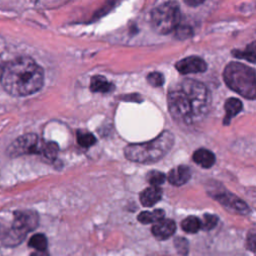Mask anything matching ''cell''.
<instances>
[{
    "mask_svg": "<svg viewBox=\"0 0 256 256\" xmlns=\"http://www.w3.org/2000/svg\"><path fill=\"white\" fill-rule=\"evenodd\" d=\"M168 108L175 121L195 125L208 114L211 95L208 88L194 79H184L172 85L168 92Z\"/></svg>",
    "mask_w": 256,
    "mask_h": 256,
    "instance_id": "1",
    "label": "cell"
},
{
    "mask_svg": "<svg viewBox=\"0 0 256 256\" xmlns=\"http://www.w3.org/2000/svg\"><path fill=\"white\" fill-rule=\"evenodd\" d=\"M0 83L12 96H28L42 88L44 72L31 57L19 56L4 64Z\"/></svg>",
    "mask_w": 256,
    "mask_h": 256,
    "instance_id": "2",
    "label": "cell"
},
{
    "mask_svg": "<svg viewBox=\"0 0 256 256\" xmlns=\"http://www.w3.org/2000/svg\"><path fill=\"white\" fill-rule=\"evenodd\" d=\"M174 136L169 131H163L155 139L127 146L124 149L125 157L133 162L149 164L162 159L173 147Z\"/></svg>",
    "mask_w": 256,
    "mask_h": 256,
    "instance_id": "3",
    "label": "cell"
},
{
    "mask_svg": "<svg viewBox=\"0 0 256 256\" xmlns=\"http://www.w3.org/2000/svg\"><path fill=\"white\" fill-rule=\"evenodd\" d=\"M223 78L227 86L241 96L255 98V72L254 69L238 63H229L223 72Z\"/></svg>",
    "mask_w": 256,
    "mask_h": 256,
    "instance_id": "4",
    "label": "cell"
},
{
    "mask_svg": "<svg viewBox=\"0 0 256 256\" xmlns=\"http://www.w3.org/2000/svg\"><path fill=\"white\" fill-rule=\"evenodd\" d=\"M180 10L176 2L169 1L156 6L151 12V24L159 34L172 32L179 24Z\"/></svg>",
    "mask_w": 256,
    "mask_h": 256,
    "instance_id": "5",
    "label": "cell"
},
{
    "mask_svg": "<svg viewBox=\"0 0 256 256\" xmlns=\"http://www.w3.org/2000/svg\"><path fill=\"white\" fill-rule=\"evenodd\" d=\"M45 142L36 134H25L16 138L7 148L9 157H18L26 154H42Z\"/></svg>",
    "mask_w": 256,
    "mask_h": 256,
    "instance_id": "6",
    "label": "cell"
},
{
    "mask_svg": "<svg viewBox=\"0 0 256 256\" xmlns=\"http://www.w3.org/2000/svg\"><path fill=\"white\" fill-rule=\"evenodd\" d=\"M38 214L32 210H20L14 212V220L10 230L23 240L27 233L38 226Z\"/></svg>",
    "mask_w": 256,
    "mask_h": 256,
    "instance_id": "7",
    "label": "cell"
},
{
    "mask_svg": "<svg viewBox=\"0 0 256 256\" xmlns=\"http://www.w3.org/2000/svg\"><path fill=\"white\" fill-rule=\"evenodd\" d=\"M212 196L219 203H221L224 207H226L227 209H229L233 212H236L238 214H243V215H246L250 212L249 206L244 201H242L237 196H235L234 194H232L228 191L218 192Z\"/></svg>",
    "mask_w": 256,
    "mask_h": 256,
    "instance_id": "8",
    "label": "cell"
},
{
    "mask_svg": "<svg viewBox=\"0 0 256 256\" xmlns=\"http://www.w3.org/2000/svg\"><path fill=\"white\" fill-rule=\"evenodd\" d=\"M175 67L181 74L202 73L207 69V64L200 57L189 56L187 58H184L178 61Z\"/></svg>",
    "mask_w": 256,
    "mask_h": 256,
    "instance_id": "9",
    "label": "cell"
},
{
    "mask_svg": "<svg viewBox=\"0 0 256 256\" xmlns=\"http://www.w3.org/2000/svg\"><path fill=\"white\" fill-rule=\"evenodd\" d=\"M176 230V224L171 219H162L156 222L151 229L152 234L159 240H165L171 237Z\"/></svg>",
    "mask_w": 256,
    "mask_h": 256,
    "instance_id": "10",
    "label": "cell"
},
{
    "mask_svg": "<svg viewBox=\"0 0 256 256\" xmlns=\"http://www.w3.org/2000/svg\"><path fill=\"white\" fill-rule=\"evenodd\" d=\"M190 177H191V171L187 166H184V165H179L173 168L172 170H170L167 176L168 181L172 185H176V186L185 184L186 182L189 181Z\"/></svg>",
    "mask_w": 256,
    "mask_h": 256,
    "instance_id": "11",
    "label": "cell"
},
{
    "mask_svg": "<svg viewBox=\"0 0 256 256\" xmlns=\"http://www.w3.org/2000/svg\"><path fill=\"white\" fill-rule=\"evenodd\" d=\"M162 197V190L159 186H150L140 193V202L145 207H151Z\"/></svg>",
    "mask_w": 256,
    "mask_h": 256,
    "instance_id": "12",
    "label": "cell"
},
{
    "mask_svg": "<svg viewBox=\"0 0 256 256\" xmlns=\"http://www.w3.org/2000/svg\"><path fill=\"white\" fill-rule=\"evenodd\" d=\"M193 160L195 163L203 168H210L215 163V155L207 149H198L193 154Z\"/></svg>",
    "mask_w": 256,
    "mask_h": 256,
    "instance_id": "13",
    "label": "cell"
},
{
    "mask_svg": "<svg viewBox=\"0 0 256 256\" xmlns=\"http://www.w3.org/2000/svg\"><path fill=\"white\" fill-rule=\"evenodd\" d=\"M90 89L93 92L107 93L114 89V85L112 83H110L105 77H103L101 75H95L91 78Z\"/></svg>",
    "mask_w": 256,
    "mask_h": 256,
    "instance_id": "14",
    "label": "cell"
},
{
    "mask_svg": "<svg viewBox=\"0 0 256 256\" xmlns=\"http://www.w3.org/2000/svg\"><path fill=\"white\" fill-rule=\"evenodd\" d=\"M225 111H226V117L224 118V124H228L230 119L234 116H236L241 110H242V103L237 98H229L225 102Z\"/></svg>",
    "mask_w": 256,
    "mask_h": 256,
    "instance_id": "15",
    "label": "cell"
},
{
    "mask_svg": "<svg viewBox=\"0 0 256 256\" xmlns=\"http://www.w3.org/2000/svg\"><path fill=\"white\" fill-rule=\"evenodd\" d=\"M165 213L162 209H156L154 211H143L138 215V221L143 224L156 223L163 219Z\"/></svg>",
    "mask_w": 256,
    "mask_h": 256,
    "instance_id": "16",
    "label": "cell"
},
{
    "mask_svg": "<svg viewBox=\"0 0 256 256\" xmlns=\"http://www.w3.org/2000/svg\"><path fill=\"white\" fill-rule=\"evenodd\" d=\"M181 227L187 233H196L201 228V223L197 217L188 216L181 222Z\"/></svg>",
    "mask_w": 256,
    "mask_h": 256,
    "instance_id": "17",
    "label": "cell"
},
{
    "mask_svg": "<svg viewBox=\"0 0 256 256\" xmlns=\"http://www.w3.org/2000/svg\"><path fill=\"white\" fill-rule=\"evenodd\" d=\"M28 244L30 247L36 249L37 251L43 252V251H46V249H47V238L45 237L44 234L38 233V234L33 235L30 238Z\"/></svg>",
    "mask_w": 256,
    "mask_h": 256,
    "instance_id": "18",
    "label": "cell"
},
{
    "mask_svg": "<svg viewBox=\"0 0 256 256\" xmlns=\"http://www.w3.org/2000/svg\"><path fill=\"white\" fill-rule=\"evenodd\" d=\"M77 142L82 147H90L95 144L96 138L90 132L78 131L77 132Z\"/></svg>",
    "mask_w": 256,
    "mask_h": 256,
    "instance_id": "19",
    "label": "cell"
},
{
    "mask_svg": "<svg viewBox=\"0 0 256 256\" xmlns=\"http://www.w3.org/2000/svg\"><path fill=\"white\" fill-rule=\"evenodd\" d=\"M233 54L236 56V57H239V58H244L252 63L255 62V43L252 42L246 49L244 52H241V51H233Z\"/></svg>",
    "mask_w": 256,
    "mask_h": 256,
    "instance_id": "20",
    "label": "cell"
},
{
    "mask_svg": "<svg viewBox=\"0 0 256 256\" xmlns=\"http://www.w3.org/2000/svg\"><path fill=\"white\" fill-rule=\"evenodd\" d=\"M58 153V145L55 142H45L42 155L49 160H54Z\"/></svg>",
    "mask_w": 256,
    "mask_h": 256,
    "instance_id": "21",
    "label": "cell"
},
{
    "mask_svg": "<svg viewBox=\"0 0 256 256\" xmlns=\"http://www.w3.org/2000/svg\"><path fill=\"white\" fill-rule=\"evenodd\" d=\"M165 174L160 171H150L147 174V180L151 186H159L165 181Z\"/></svg>",
    "mask_w": 256,
    "mask_h": 256,
    "instance_id": "22",
    "label": "cell"
},
{
    "mask_svg": "<svg viewBox=\"0 0 256 256\" xmlns=\"http://www.w3.org/2000/svg\"><path fill=\"white\" fill-rule=\"evenodd\" d=\"M218 222V217L212 214H205L203 216V220L200 221L201 228L204 230H211L213 229Z\"/></svg>",
    "mask_w": 256,
    "mask_h": 256,
    "instance_id": "23",
    "label": "cell"
},
{
    "mask_svg": "<svg viewBox=\"0 0 256 256\" xmlns=\"http://www.w3.org/2000/svg\"><path fill=\"white\" fill-rule=\"evenodd\" d=\"M174 245H175V248H176L177 252L180 255H187L188 254L189 245H188V241L185 238L177 237L174 240Z\"/></svg>",
    "mask_w": 256,
    "mask_h": 256,
    "instance_id": "24",
    "label": "cell"
},
{
    "mask_svg": "<svg viewBox=\"0 0 256 256\" xmlns=\"http://www.w3.org/2000/svg\"><path fill=\"white\" fill-rule=\"evenodd\" d=\"M147 80L150 85L154 87L162 86L164 83V76L160 72H151L147 76Z\"/></svg>",
    "mask_w": 256,
    "mask_h": 256,
    "instance_id": "25",
    "label": "cell"
},
{
    "mask_svg": "<svg viewBox=\"0 0 256 256\" xmlns=\"http://www.w3.org/2000/svg\"><path fill=\"white\" fill-rule=\"evenodd\" d=\"M254 246H255V234L254 232H252L247 237V248L250 249L251 251H254Z\"/></svg>",
    "mask_w": 256,
    "mask_h": 256,
    "instance_id": "26",
    "label": "cell"
},
{
    "mask_svg": "<svg viewBox=\"0 0 256 256\" xmlns=\"http://www.w3.org/2000/svg\"><path fill=\"white\" fill-rule=\"evenodd\" d=\"M31 256H48V254L46 253V251H43V252H41V251H37V252L33 253Z\"/></svg>",
    "mask_w": 256,
    "mask_h": 256,
    "instance_id": "27",
    "label": "cell"
},
{
    "mask_svg": "<svg viewBox=\"0 0 256 256\" xmlns=\"http://www.w3.org/2000/svg\"><path fill=\"white\" fill-rule=\"evenodd\" d=\"M2 234H3V231H2V226L0 225V237L2 236Z\"/></svg>",
    "mask_w": 256,
    "mask_h": 256,
    "instance_id": "28",
    "label": "cell"
}]
</instances>
